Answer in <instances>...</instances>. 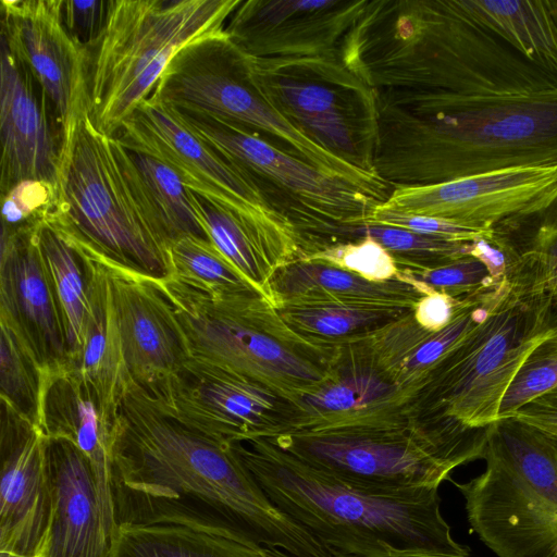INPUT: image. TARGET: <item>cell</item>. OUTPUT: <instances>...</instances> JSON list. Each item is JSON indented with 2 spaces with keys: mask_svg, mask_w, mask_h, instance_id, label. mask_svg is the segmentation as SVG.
Returning a JSON list of instances; mask_svg holds the SVG:
<instances>
[{
  "mask_svg": "<svg viewBox=\"0 0 557 557\" xmlns=\"http://www.w3.org/2000/svg\"><path fill=\"white\" fill-rule=\"evenodd\" d=\"M261 557H298L278 548H261Z\"/></svg>",
  "mask_w": 557,
  "mask_h": 557,
  "instance_id": "bcb514c9",
  "label": "cell"
},
{
  "mask_svg": "<svg viewBox=\"0 0 557 557\" xmlns=\"http://www.w3.org/2000/svg\"><path fill=\"white\" fill-rule=\"evenodd\" d=\"M375 96L373 166L393 188L557 163V86L521 94Z\"/></svg>",
  "mask_w": 557,
  "mask_h": 557,
  "instance_id": "7a4b0ae2",
  "label": "cell"
},
{
  "mask_svg": "<svg viewBox=\"0 0 557 557\" xmlns=\"http://www.w3.org/2000/svg\"><path fill=\"white\" fill-rule=\"evenodd\" d=\"M0 557H16V556L9 554V553L0 552Z\"/></svg>",
  "mask_w": 557,
  "mask_h": 557,
  "instance_id": "7dc6e473",
  "label": "cell"
},
{
  "mask_svg": "<svg viewBox=\"0 0 557 557\" xmlns=\"http://www.w3.org/2000/svg\"><path fill=\"white\" fill-rule=\"evenodd\" d=\"M69 243L84 261L90 304L85 344L73 367L92 386L104 409L117 418L123 394L132 379L124 360L107 269L91 249Z\"/></svg>",
  "mask_w": 557,
  "mask_h": 557,
  "instance_id": "4316f807",
  "label": "cell"
},
{
  "mask_svg": "<svg viewBox=\"0 0 557 557\" xmlns=\"http://www.w3.org/2000/svg\"><path fill=\"white\" fill-rule=\"evenodd\" d=\"M270 500L332 557H469L438 488L375 491L324 473L267 438L233 444Z\"/></svg>",
  "mask_w": 557,
  "mask_h": 557,
  "instance_id": "277c9868",
  "label": "cell"
},
{
  "mask_svg": "<svg viewBox=\"0 0 557 557\" xmlns=\"http://www.w3.org/2000/svg\"><path fill=\"white\" fill-rule=\"evenodd\" d=\"M557 386V332L542 342L527 358L507 389L498 419Z\"/></svg>",
  "mask_w": 557,
  "mask_h": 557,
  "instance_id": "f35d334b",
  "label": "cell"
},
{
  "mask_svg": "<svg viewBox=\"0 0 557 557\" xmlns=\"http://www.w3.org/2000/svg\"><path fill=\"white\" fill-rule=\"evenodd\" d=\"M151 395L178 422L226 444L272 437L302 420L282 393L193 357Z\"/></svg>",
  "mask_w": 557,
  "mask_h": 557,
  "instance_id": "5bb4252c",
  "label": "cell"
},
{
  "mask_svg": "<svg viewBox=\"0 0 557 557\" xmlns=\"http://www.w3.org/2000/svg\"><path fill=\"white\" fill-rule=\"evenodd\" d=\"M0 55L1 194L27 180L58 186L62 127L29 66L3 42Z\"/></svg>",
  "mask_w": 557,
  "mask_h": 557,
  "instance_id": "7402d4cb",
  "label": "cell"
},
{
  "mask_svg": "<svg viewBox=\"0 0 557 557\" xmlns=\"http://www.w3.org/2000/svg\"><path fill=\"white\" fill-rule=\"evenodd\" d=\"M497 285L462 297L454 319L433 332L422 327L413 310L354 343L337 347L336 357L377 371L412 398L436 363L488 313Z\"/></svg>",
  "mask_w": 557,
  "mask_h": 557,
  "instance_id": "603a6c76",
  "label": "cell"
},
{
  "mask_svg": "<svg viewBox=\"0 0 557 557\" xmlns=\"http://www.w3.org/2000/svg\"><path fill=\"white\" fill-rule=\"evenodd\" d=\"M42 430L1 403L0 552L46 557L52 490Z\"/></svg>",
  "mask_w": 557,
  "mask_h": 557,
  "instance_id": "d6986e66",
  "label": "cell"
},
{
  "mask_svg": "<svg viewBox=\"0 0 557 557\" xmlns=\"http://www.w3.org/2000/svg\"><path fill=\"white\" fill-rule=\"evenodd\" d=\"M283 320L298 334L325 346L359 341L412 311L410 309L305 305L277 308Z\"/></svg>",
  "mask_w": 557,
  "mask_h": 557,
  "instance_id": "1f68e13d",
  "label": "cell"
},
{
  "mask_svg": "<svg viewBox=\"0 0 557 557\" xmlns=\"http://www.w3.org/2000/svg\"><path fill=\"white\" fill-rule=\"evenodd\" d=\"M367 4L368 0H240L225 33L252 58H342Z\"/></svg>",
  "mask_w": 557,
  "mask_h": 557,
  "instance_id": "ac0fdd59",
  "label": "cell"
},
{
  "mask_svg": "<svg viewBox=\"0 0 557 557\" xmlns=\"http://www.w3.org/2000/svg\"><path fill=\"white\" fill-rule=\"evenodd\" d=\"M396 278L413 285L422 294L435 290L451 297L469 295L500 281L495 280L487 268L471 256L433 269H398Z\"/></svg>",
  "mask_w": 557,
  "mask_h": 557,
  "instance_id": "8d00e7d4",
  "label": "cell"
},
{
  "mask_svg": "<svg viewBox=\"0 0 557 557\" xmlns=\"http://www.w3.org/2000/svg\"><path fill=\"white\" fill-rule=\"evenodd\" d=\"M111 557H261V548L182 525H117Z\"/></svg>",
  "mask_w": 557,
  "mask_h": 557,
  "instance_id": "4dcf8cb0",
  "label": "cell"
},
{
  "mask_svg": "<svg viewBox=\"0 0 557 557\" xmlns=\"http://www.w3.org/2000/svg\"><path fill=\"white\" fill-rule=\"evenodd\" d=\"M173 109L197 137L238 168L267 203L292 224L302 256L327 244L338 228L366 224L386 200L237 124L196 110Z\"/></svg>",
  "mask_w": 557,
  "mask_h": 557,
  "instance_id": "8fae6325",
  "label": "cell"
},
{
  "mask_svg": "<svg viewBox=\"0 0 557 557\" xmlns=\"http://www.w3.org/2000/svg\"><path fill=\"white\" fill-rule=\"evenodd\" d=\"M62 0H1V42L32 70L64 138L89 112L87 49L66 32Z\"/></svg>",
  "mask_w": 557,
  "mask_h": 557,
  "instance_id": "e0dca14e",
  "label": "cell"
},
{
  "mask_svg": "<svg viewBox=\"0 0 557 557\" xmlns=\"http://www.w3.org/2000/svg\"><path fill=\"white\" fill-rule=\"evenodd\" d=\"M410 399L404 389L377 371L335 357L329 376L300 398L298 407L302 420L298 426L393 410L407 406Z\"/></svg>",
  "mask_w": 557,
  "mask_h": 557,
  "instance_id": "83f0119b",
  "label": "cell"
},
{
  "mask_svg": "<svg viewBox=\"0 0 557 557\" xmlns=\"http://www.w3.org/2000/svg\"><path fill=\"white\" fill-rule=\"evenodd\" d=\"M366 224L395 226L421 235L458 243H470L481 237H491L497 232L475 230L432 216L386 210L380 205L374 209Z\"/></svg>",
  "mask_w": 557,
  "mask_h": 557,
  "instance_id": "60d3db41",
  "label": "cell"
},
{
  "mask_svg": "<svg viewBox=\"0 0 557 557\" xmlns=\"http://www.w3.org/2000/svg\"><path fill=\"white\" fill-rule=\"evenodd\" d=\"M484 470L450 482L469 527L497 557H557V440L519 421L485 428Z\"/></svg>",
  "mask_w": 557,
  "mask_h": 557,
  "instance_id": "30bf717a",
  "label": "cell"
},
{
  "mask_svg": "<svg viewBox=\"0 0 557 557\" xmlns=\"http://www.w3.org/2000/svg\"><path fill=\"white\" fill-rule=\"evenodd\" d=\"M240 0H109L87 49L89 116L114 137L184 47L225 32Z\"/></svg>",
  "mask_w": 557,
  "mask_h": 557,
  "instance_id": "9c48e42d",
  "label": "cell"
},
{
  "mask_svg": "<svg viewBox=\"0 0 557 557\" xmlns=\"http://www.w3.org/2000/svg\"><path fill=\"white\" fill-rule=\"evenodd\" d=\"M557 199V163L520 166L443 183L395 187L383 209L498 231L535 221Z\"/></svg>",
  "mask_w": 557,
  "mask_h": 557,
  "instance_id": "2e32d148",
  "label": "cell"
},
{
  "mask_svg": "<svg viewBox=\"0 0 557 557\" xmlns=\"http://www.w3.org/2000/svg\"><path fill=\"white\" fill-rule=\"evenodd\" d=\"M115 421L75 367L69 364L44 376L40 428L50 440L72 443L91 465L112 539L111 444Z\"/></svg>",
  "mask_w": 557,
  "mask_h": 557,
  "instance_id": "cb8c5ba5",
  "label": "cell"
},
{
  "mask_svg": "<svg viewBox=\"0 0 557 557\" xmlns=\"http://www.w3.org/2000/svg\"><path fill=\"white\" fill-rule=\"evenodd\" d=\"M38 240L64 322L70 366H74L90 317L86 268L76 249L45 222L38 226Z\"/></svg>",
  "mask_w": 557,
  "mask_h": 557,
  "instance_id": "f546056e",
  "label": "cell"
},
{
  "mask_svg": "<svg viewBox=\"0 0 557 557\" xmlns=\"http://www.w3.org/2000/svg\"><path fill=\"white\" fill-rule=\"evenodd\" d=\"M65 239L153 278L171 275L172 238L132 153L86 113L64 138L57 207Z\"/></svg>",
  "mask_w": 557,
  "mask_h": 557,
  "instance_id": "8992f818",
  "label": "cell"
},
{
  "mask_svg": "<svg viewBox=\"0 0 557 557\" xmlns=\"http://www.w3.org/2000/svg\"><path fill=\"white\" fill-rule=\"evenodd\" d=\"M301 260L326 263L374 282L393 280L398 273L391 253L369 236L320 247Z\"/></svg>",
  "mask_w": 557,
  "mask_h": 557,
  "instance_id": "74e56055",
  "label": "cell"
},
{
  "mask_svg": "<svg viewBox=\"0 0 557 557\" xmlns=\"http://www.w3.org/2000/svg\"><path fill=\"white\" fill-rule=\"evenodd\" d=\"M111 495L117 525H182L252 548L332 557L267 496L233 444L171 417L131 380L111 444Z\"/></svg>",
  "mask_w": 557,
  "mask_h": 557,
  "instance_id": "6da1fadb",
  "label": "cell"
},
{
  "mask_svg": "<svg viewBox=\"0 0 557 557\" xmlns=\"http://www.w3.org/2000/svg\"><path fill=\"white\" fill-rule=\"evenodd\" d=\"M469 17L557 73V0H457Z\"/></svg>",
  "mask_w": 557,
  "mask_h": 557,
  "instance_id": "f1b7e54d",
  "label": "cell"
},
{
  "mask_svg": "<svg viewBox=\"0 0 557 557\" xmlns=\"http://www.w3.org/2000/svg\"><path fill=\"white\" fill-rule=\"evenodd\" d=\"M156 282L193 358L272 387L297 406L329 376L337 347L298 334L261 294L211 297L173 277Z\"/></svg>",
  "mask_w": 557,
  "mask_h": 557,
  "instance_id": "ba28073f",
  "label": "cell"
},
{
  "mask_svg": "<svg viewBox=\"0 0 557 557\" xmlns=\"http://www.w3.org/2000/svg\"><path fill=\"white\" fill-rule=\"evenodd\" d=\"M362 236H369L383 246L400 270L433 269L470 253L471 242H449L381 224L341 227L330 245L356 240Z\"/></svg>",
  "mask_w": 557,
  "mask_h": 557,
  "instance_id": "836d02e7",
  "label": "cell"
},
{
  "mask_svg": "<svg viewBox=\"0 0 557 557\" xmlns=\"http://www.w3.org/2000/svg\"><path fill=\"white\" fill-rule=\"evenodd\" d=\"M534 222V235L557 243V199Z\"/></svg>",
  "mask_w": 557,
  "mask_h": 557,
  "instance_id": "f6af8a7d",
  "label": "cell"
},
{
  "mask_svg": "<svg viewBox=\"0 0 557 557\" xmlns=\"http://www.w3.org/2000/svg\"><path fill=\"white\" fill-rule=\"evenodd\" d=\"M109 0H62L61 16L69 35L85 49L100 37L108 12Z\"/></svg>",
  "mask_w": 557,
  "mask_h": 557,
  "instance_id": "b9f144b4",
  "label": "cell"
},
{
  "mask_svg": "<svg viewBox=\"0 0 557 557\" xmlns=\"http://www.w3.org/2000/svg\"><path fill=\"white\" fill-rule=\"evenodd\" d=\"M273 305H346L413 310L424 295L413 285L393 278L374 282L339 268L298 260L282 269L270 283Z\"/></svg>",
  "mask_w": 557,
  "mask_h": 557,
  "instance_id": "484cf974",
  "label": "cell"
},
{
  "mask_svg": "<svg viewBox=\"0 0 557 557\" xmlns=\"http://www.w3.org/2000/svg\"><path fill=\"white\" fill-rule=\"evenodd\" d=\"M249 61L268 100L296 129L346 163L376 175V96L342 58L249 57Z\"/></svg>",
  "mask_w": 557,
  "mask_h": 557,
  "instance_id": "4fadbf2b",
  "label": "cell"
},
{
  "mask_svg": "<svg viewBox=\"0 0 557 557\" xmlns=\"http://www.w3.org/2000/svg\"><path fill=\"white\" fill-rule=\"evenodd\" d=\"M469 557H472V556H469Z\"/></svg>",
  "mask_w": 557,
  "mask_h": 557,
  "instance_id": "c3c4849f",
  "label": "cell"
},
{
  "mask_svg": "<svg viewBox=\"0 0 557 557\" xmlns=\"http://www.w3.org/2000/svg\"><path fill=\"white\" fill-rule=\"evenodd\" d=\"M38 226L1 227L0 319L21 338L45 376L69 366L70 358L64 322L38 240Z\"/></svg>",
  "mask_w": 557,
  "mask_h": 557,
  "instance_id": "44dd1931",
  "label": "cell"
},
{
  "mask_svg": "<svg viewBox=\"0 0 557 557\" xmlns=\"http://www.w3.org/2000/svg\"><path fill=\"white\" fill-rule=\"evenodd\" d=\"M131 153L172 240L186 235L207 238L193 200V191L177 172L154 158L134 151Z\"/></svg>",
  "mask_w": 557,
  "mask_h": 557,
  "instance_id": "d590c367",
  "label": "cell"
},
{
  "mask_svg": "<svg viewBox=\"0 0 557 557\" xmlns=\"http://www.w3.org/2000/svg\"><path fill=\"white\" fill-rule=\"evenodd\" d=\"M175 109H190L237 124L274 147L384 198L393 187L324 150L296 129L268 100L249 57L224 32L184 47L150 95Z\"/></svg>",
  "mask_w": 557,
  "mask_h": 557,
  "instance_id": "7c38bea8",
  "label": "cell"
},
{
  "mask_svg": "<svg viewBox=\"0 0 557 557\" xmlns=\"http://www.w3.org/2000/svg\"><path fill=\"white\" fill-rule=\"evenodd\" d=\"M97 255L107 269L129 376L153 394L191 358L183 329L156 278Z\"/></svg>",
  "mask_w": 557,
  "mask_h": 557,
  "instance_id": "ffe728a7",
  "label": "cell"
},
{
  "mask_svg": "<svg viewBox=\"0 0 557 557\" xmlns=\"http://www.w3.org/2000/svg\"><path fill=\"white\" fill-rule=\"evenodd\" d=\"M377 90L488 95L557 86V73L465 14L457 0L368 1L343 49Z\"/></svg>",
  "mask_w": 557,
  "mask_h": 557,
  "instance_id": "3957f363",
  "label": "cell"
},
{
  "mask_svg": "<svg viewBox=\"0 0 557 557\" xmlns=\"http://www.w3.org/2000/svg\"><path fill=\"white\" fill-rule=\"evenodd\" d=\"M349 485L375 491L436 487L482 459L485 429L460 432L408 405L350 419L313 421L262 437Z\"/></svg>",
  "mask_w": 557,
  "mask_h": 557,
  "instance_id": "52a82bcc",
  "label": "cell"
},
{
  "mask_svg": "<svg viewBox=\"0 0 557 557\" xmlns=\"http://www.w3.org/2000/svg\"><path fill=\"white\" fill-rule=\"evenodd\" d=\"M52 516L46 557H111L91 465L70 442L48 438Z\"/></svg>",
  "mask_w": 557,
  "mask_h": 557,
  "instance_id": "d4e9b609",
  "label": "cell"
},
{
  "mask_svg": "<svg viewBox=\"0 0 557 557\" xmlns=\"http://www.w3.org/2000/svg\"><path fill=\"white\" fill-rule=\"evenodd\" d=\"M114 137L128 150L170 165L194 193L271 232L299 239L292 224L267 203L238 168L197 137L173 108L156 98L143 100Z\"/></svg>",
  "mask_w": 557,
  "mask_h": 557,
  "instance_id": "9a60e30c",
  "label": "cell"
},
{
  "mask_svg": "<svg viewBox=\"0 0 557 557\" xmlns=\"http://www.w3.org/2000/svg\"><path fill=\"white\" fill-rule=\"evenodd\" d=\"M0 330L1 403L40 428L42 370L13 329L2 319Z\"/></svg>",
  "mask_w": 557,
  "mask_h": 557,
  "instance_id": "e575fe53",
  "label": "cell"
},
{
  "mask_svg": "<svg viewBox=\"0 0 557 557\" xmlns=\"http://www.w3.org/2000/svg\"><path fill=\"white\" fill-rule=\"evenodd\" d=\"M512 417L557 440V386L525 404Z\"/></svg>",
  "mask_w": 557,
  "mask_h": 557,
  "instance_id": "ee69618b",
  "label": "cell"
},
{
  "mask_svg": "<svg viewBox=\"0 0 557 557\" xmlns=\"http://www.w3.org/2000/svg\"><path fill=\"white\" fill-rule=\"evenodd\" d=\"M1 227H30L46 222L55 209L58 186L39 180L22 181L1 194Z\"/></svg>",
  "mask_w": 557,
  "mask_h": 557,
  "instance_id": "ab89813d",
  "label": "cell"
},
{
  "mask_svg": "<svg viewBox=\"0 0 557 557\" xmlns=\"http://www.w3.org/2000/svg\"><path fill=\"white\" fill-rule=\"evenodd\" d=\"M462 297H451L435 290L428 292L417 302L413 317L425 330L440 331L454 319Z\"/></svg>",
  "mask_w": 557,
  "mask_h": 557,
  "instance_id": "7bdbcfd3",
  "label": "cell"
},
{
  "mask_svg": "<svg viewBox=\"0 0 557 557\" xmlns=\"http://www.w3.org/2000/svg\"><path fill=\"white\" fill-rule=\"evenodd\" d=\"M557 332V301L535 260L521 251L486 317L431 370L408 404L417 416L469 432L498 420L529 355Z\"/></svg>",
  "mask_w": 557,
  "mask_h": 557,
  "instance_id": "5b68a950",
  "label": "cell"
},
{
  "mask_svg": "<svg viewBox=\"0 0 557 557\" xmlns=\"http://www.w3.org/2000/svg\"><path fill=\"white\" fill-rule=\"evenodd\" d=\"M170 261L169 277L208 296L261 294L207 238L186 235L175 239Z\"/></svg>",
  "mask_w": 557,
  "mask_h": 557,
  "instance_id": "d6a6232c",
  "label": "cell"
}]
</instances>
